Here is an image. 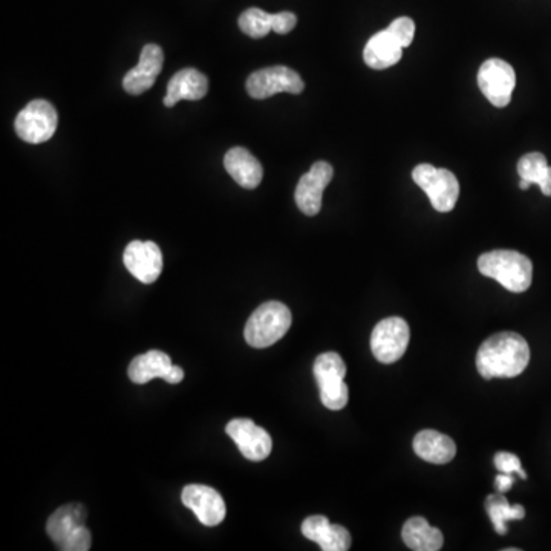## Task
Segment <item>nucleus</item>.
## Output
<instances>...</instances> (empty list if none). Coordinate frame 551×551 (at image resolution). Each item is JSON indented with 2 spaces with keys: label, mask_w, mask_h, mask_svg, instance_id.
Instances as JSON below:
<instances>
[{
  "label": "nucleus",
  "mask_w": 551,
  "mask_h": 551,
  "mask_svg": "<svg viewBox=\"0 0 551 551\" xmlns=\"http://www.w3.org/2000/svg\"><path fill=\"white\" fill-rule=\"evenodd\" d=\"M530 186H532V184H530L529 181L521 180V183H519V187H521L522 190H527Z\"/></svg>",
  "instance_id": "32"
},
{
  "label": "nucleus",
  "mask_w": 551,
  "mask_h": 551,
  "mask_svg": "<svg viewBox=\"0 0 551 551\" xmlns=\"http://www.w3.org/2000/svg\"><path fill=\"white\" fill-rule=\"evenodd\" d=\"M403 57L402 43L398 42L388 30L380 31L366 43L363 59L372 69H386L400 62Z\"/></svg>",
  "instance_id": "18"
},
{
  "label": "nucleus",
  "mask_w": 551,
  "mask_h": 551,
  "mask_svg": "<svg viewBox=\"0 0 551 551\" xmlns=\"http://www.w3.org/2000/svg\"><path fill=\"white\" fill-rule=\"evenodd\" d=\"M184 506L195 513L201 524L207 527H215L224 521L227 515L224 499L215 489L203 484H190L183 489Z\"/></svg>",
  "instance_id": "13"
},
{
  "label": "nucleus",
  "mask_w": 551,
  "mask_h": 551,
  "mask_svg": "<svg viewBox=\"0 0 551 551\" xmlns=\"http://www.w3.org/2000/svg\"><path fill=\"white\" fill-rule=\"evenodd\" d=\"M403 541L411 550L438 551L443 547V533L424 518H411L403 525Z\"/></svg>",
  "instance_id": "22"
},
{
  "label": "nucleus",
  "mask_w": 551,
  "mask_h": 551,
  "mask_svg": "<svg viewBox=\"0 0 551 551\" xmlns=\"http://www.w3.org/2000/svg\"><path fill=\"white\" fill-rule=\"evenodd\" d=\"M224 167L235 183L244 189H256L264 178L262 164L250 150L244 149V147L230 149L225 154Z\"/></svg>",
  "instance_id": "17"
},
{
  "label": "nucleus",
  "mask_w": 551,
  "mask_h": 551,
  "mask_svg": "<svg viewBox=\"0 0 551 551\" xmlns=\"http://www.w3.org/2000/svg\"><path fill=\"white\" fill-rule=\"evenodd\" d=\"M409 325L402 317H388L375 325L371 336V349L380 363H395L402 359L409 345Z\"/></svg>",
  "instance_id": "7"
},
{
  "label": "nucleus",
  "mask_w": 551,
  "mask_h": 551,
  "mask_svg": "<svg viewBox=\"0 0 551 551\" xmlns=\"http://www.w3.org/2000/svg\"><path fill=\"white\" fill-rule=\"evenodd\" d=\"M412 180L431 199L437 212H452L460 196V184L454 173L447 169H437L431 164H420L412 172Z\"/></svg>",
  "instance_id": "5"
},
{
  "label": "nucleus",
  "mask_w": 551,
  "mask_h": 551,
  "mask_svg": "<svg viewBox=\"0 0 551 551\" xmlns=\"http://www.w3.org/2000/svg\"><path fill=\"white\" fill-rule=\"evenodd\" d=\"M92 538L86 525L74 530L62 544L57 545L62 551H88L91 548Z\"/></svg>",
  "instance_id": "27"
},
{
  "label": "nucleus",
  "mask_w": 551,
  "mask_h": 551,
  "mask_svg": "<svg viewBox=\"0 0 551 551\" xmlns=\"http://www.w3.org/2000/svg\"><path fill=\"white\" fill-rule=\"evenodd\" d=\"M209 91V80L203 72L195 68L181 69L180 72L173 75L167 85V94L164 98V106L173 108L181 100H190L198 102L206 97Z\"/></svg>",
  "instance_id": "15"
},
{
  "label": "nucleus",
  "mask_w": 551,
  "mask_h": 551,
  "mask_svg": "<svg viewBox=\"0 0 551 551\" xmlns=\"http://www.w3.org/2000/svg\"><path fill=\"white\" fill-rule=\"evenodd\" d=\"M513 483H515V480H513V475H507V473H499L498 477H496L495 480V487L499 493H506L509 492L510 489H512Z\"/></svg>",
  "instance_id": "30"
},
{
  "label": "nucleus",
  "mask_w": 551,
  "mask_h": 551,
  "mask_svg": "<svg viewBox=\"0 0 551 551\" xmlns=\"http://www.w3.org/2000/svg\"><path fill=\"white\" fill-rule=\"evenodd\" d=\"M487 513H489L490 521H492L493 527H495L496 533L499 535H506L507 533V521L510 519H522L525 516L524 507L510 506L506 496L503 493L499 495H490L486 501Z\"/></svg>",
  "instance_id": "24"
},
{
  "label": "nucleus",
  "mask_w": 551,
  "mask_h": 551,
  "mask_svg": "<svg viewBox=\"0 0 551 551\" xmlns=\"http://www.w3.org/2000/svg\"><path fill=\"white\" fill-rule=\"evenodd\" d=\"M302 533L317 542L323 551H346L351 548V535L342 525H334L325 516H310L302 524Z\"/></svg>",
  "instance_id": "16"
},
{
  "label": "nucleus",
  "mask_w": 551,
  "mask_h": 551,
  "mask_svg": "<svg viewBox=\"0 0 551 551\" xmlns=\"http://www.w3.org/2000/svg\"><path fill=\"white\" fill-rule=\"evenodd\" d=\"M248 95L255 100H265L273 95L288 92V94H300L304 91V80L300 75L287 66H271V68L259 69L248 77L245 83Z\"/></svg>",
  "instance_id": "8"
},
{
  "label": "nucleus",
  "mask_w": 551,
  "mask_h": 551,
  "mask_svg": "<svg viewBox=\"0 0 551 551\" xmlns=\"http://www.w3.org/2000/svg\"><path fill=\"white\" fill-rule=\"evenodd\" d=\"M529 362V343L524 337L509 331L489 337L478 349V372L486 380L518 377Z\"/></svg>",
  "instance_id": "1"
},
{
  "label": "nucleus",
  "mask_w": 551,
  "mask_h": 551,
  "mask_svg": "<svg viewBox=\"0 0 551 551\" xmlns=\"http://www.w3.org/2000/svg\"><path fill=\"white\" fill-rule=\"evenodd\" d=\"M124 265L143 284H154L163 271V253L155 242L132 241L124 250Z\"/></svg>",
  "instance_id": "11"
},
{
  "label": "nucleus",
  "mask_w": 551,
  "mask_h": 551,
  "mask_svg": "<svg viewBox=\"0 0 551 551\" xmlns=\"http://www.w3.org/2000/svg\"><path fill=\"white\" fill-rule=\"evenodd\" d=\"M164 65L163 49L154 43L144 46L141 49L140 62L124 75V91L131 95H141L154 86L158 74Z\"/></svg>",
  "instance_id": "14"
},
{
  "label": "nucleus",
  "mask_w": 551,
  "mask_h": 551,
  "mask_svg": "<svg viewBox=\"0 0 551 551\" xmlns=\"http://www.w3.org/2000/svg\"><path fill=\"white\" fill-rule=\"evenodd\" d=\"M386 30L402 43L403 48H408L414 40L415 22L411 17H398Z\"/></svg>",
  "instance_id": "26"
},
{
  "label": "nucleus",
  "mask_w": 551,
  "mask_h": 551,
  "mask_svg": "<svg viewBox=\"0 0 551 551\" xmlns=\"http://www.w3.org/2000/svg\"><path fill=\"white\" fill-rule=\"evenodd\" d=\"M238 23L245 36L262 39L273 31L274 14L265 13L259 8H250L239 16Z\"/></svg>",
  "instance_id": "25"
},
{
  "label": "nucleus",
  "mask_w": 551,
  "mask_h": 551,
  "mask_svg": "<svg viewBox=\"0 0 551 551\" xmlns=\"http://www.w3.org/2000/svg\"><path fill=\"white\" fill-rule=\"evenodd\" d=\"M516 85L515 69L501 59H490L481 65L478 86L484 97L496 108H506Z\"/></svg>",
  "instance_id": "9"
},
{
  "label": "nucleus",
  "mask_w": 551,
  "mask_h": 551,
  "mask_svg": "<svg viewBox=\"0 0 551 551\" xmlns=\"http://www.w3.org/2000/svg\"><path fill=\"white\" fill-rule=\"evenodd\" d=\"M495 467L501 473H507V475H519L522 480L527 478V473L522 469L521 461L516 455L510 454V452H499L495 457Z\"/></svg>",
  "instance_id": "28"
},
{
  "label": "nucleus",
  "mask_w": 551,
  "mask_h": 551,
  "mask_svg": "<svg viewBox=\"0 0 551 551\" xmlns=\"http://www.w3.org/2000/svg\"><path fill=\"white\" fill-rule=\"evenodd\" d=\"M415 454L421 460L434 464H446L454 460L457 446L454 440L437 431H421L414 438Z\"/></svg>",
  "instance_id": "19"
},
{
  "label": "nucleus",
  "mask_w": 551,
  "mask_h": 551,
  "mask_svg": "<svg viewBox=\"0 0 551 551\" xmlns=\"http://www.w3.org/2000/svg\"><path fill=\"white\" fill-rule=\"evenodd\" d=\"M172 368V360L166 353L152 349L149 353L135 357L132 360L128 374L132 382L137 383V385H146L150 380H166Z\"/></svg>",
  "instance_id": "20"
},
{
  "label": "nucleus",
  "mask_w": 551,
  "mask_h": 551,
  "mask_svg": "<svg viewBox=\"0 0 551 551\" xmlns=\"http://www.w3.org/2000/svg\"><path fill=\"white\" fill-rule=\"evenodd\" d=\"M518 173L521 180L538 184L545 196H551V167L544 155L539 152L524 155L519 160Z\"/></svg>",
  "instance_id": "23"
},
{
  "label": "nucleus",
  "mask_w": 551,
  "mask_h": 551,
  "mask_svg": "<svg viewBox=\"0 0 551 551\" xmlns=\"http://www.w3.org/2000/svg\"><path fill=\"white\" fill-rule=\"evenodd\" d=\"M184 371L180 366L173 365L172 371H170L169 377H167L166 382L170 385H178V383L183 382Z\"/></svg>",
  "instance_id": "31"
},
{
  "label": "nucleus",
  "mask_w": 551,
  "mask_h": 551,
  "mask_svg": "<svg viewBox=\"0 0 551 551\" xmlns=\"http://www.w3.org/2000/svg\"><path fill=\"white\" fill-rule=\"evenodd\" d=\"M86 510L80 504L60 507L46 522V533L54 544L60 545L74 530L85 525Z\"/></svg>",
  "instance_id": "21"
},
{
  "label": "nucleus",
  "mask_w": 551,
  "mask_h": 551,
  "mask_svg": "<svg viewBox=\"0 0 551 551\" xmlns=\"http://www.w3.org/2000/svg\"><path fill=\"white\" fill-rule=\"evenodd\" d=\"M314 377L319 385L320 400L330 411L348 405L349 389L345 383L346 365L337 353L320 354L314 362Z\"/></svg>",
  "instance_id": "4"
},
{
  "label": "nucleus",
  "mask_w": 551,
  "mask_h": 551,
  "mask_svg": "<svg viewBox=\"0 0 551 551\" xmlns=\"http://www.w3.org/2000/svg\"><path fill=\"white\" fill-rule=\"evenodd\" d=\"M296 23L297 17L293 13L284 11V13L274 14L273 31L284 36V34L291 33L294 30Z\"/></svg>",
  "instance_id": "29"
},
{
  "label": "nucleus",
  "mask_w": 551,
  "mask_h": 551,
  "mask_svg": "<svg viewBox=\"0 0 551 551\" xmlns=\"http://www.w3.org/2000/svg\"><path fill=\"white\" fill-rule=\"evenodd\" d=\"M478 270L483 276L495 279L512 293H524L532 285V261L515 250L484 253L478 259Z\"/></svg>",
  "instance_id": "2"
},
{
  "label": "nucleus",
  "mask_w": 551,
  "mask_h": 551,
  "mask_svg": "<svg viewBox=\"0 0 551 551\" xmlns=\"http://www.w3.org/2000/svg\"><path fill=\"white\" fill-rule=\"evenodd\" d=\"M291 311L287 305L271 300L262 304L248 319L244 337L253 348H268L279 342L291 328Z\"/></svg>",
  "instance_id": "3"
},
{
  "label": "nucleus",
  "mask_w": 551,
  "mask_h": 551,
  "mask_svg": "<svg viewBox=\"0 0 551 551\" xmlns=\"http://www.w3.org/2000/svg\"><path fill=\"white\" fill-rule=\"evenodd\" d=\"M57 124L59 115L56 108L46 100H33L17 115L14 129L23 141L40 144L54 137Z\"/></svg>",
  "instance_id": "6"
},
{
  "label": "nucleus",
  "mask_w": 551,
  "mask_h": 551,
  "mask_svg": "<svg viewBox=\"0 0 551 551\" xmlns=\"http://www.w3.org/2000/svg\"><path fill=\"white\" fill-rule=\"evenodd\" d=\"M334 170L327 161H317L297 183L296 199L300 212L307 216H316L322 209L323 190L333 180Z\"/></svg>",
  "instance_id": "10"
},
{
  "label": "nucleus",
  "mask_w": 551,
  "mask_h": 551,
  "mask_svg": "<svg viewBox=\"0 0 551 551\" xmlns=\"http://www.w3.org/2000/svg\"><path fill=\"white\" fill-rule=\"evenodd\" d=\"M225 432L235 441L247 460L262 461L271 454L273 441L267 431L248 418H235L225 426Z\"/></svg>",
  "instance_id": "12"
}]
</instances>
